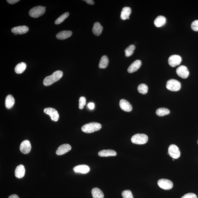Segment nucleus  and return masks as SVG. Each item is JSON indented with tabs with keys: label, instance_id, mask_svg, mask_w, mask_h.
<instances>
[{
	"label": "nucleus",
	"instance_id": "nucleus-29",
	"mask_svg": "<svg viewBox=\"0 0 198 198\" xmlns=\"http://www.w3.org/2000/svg\"><path fill=\"white\" fill-rule=\"evenodd\" d=\"M148 88L145 84H141L138 86V90L140 93L142 94H146L148 93Z\"/></svg>",
	"mask_w": 198,
	"mask_h": 198
},
{
	"label": "nucleus",
	"instance_id": "nucleus-10",
	"mask_svg": "<svg viewBox=\"0 0 198 198\" xmlns=\"http://www.w3.org/2000/svg\"><path fill=\"white\" fill-rule=\"evenodd\" d=\"M178 76L183 79H186L189 76V72L186 66H179L176 70Z\"/></svg>",
	"mask_w": 198,
	"mask_h": 198
},
{
	"label": "nucleus",
	"instance_id": "nucleus-19",
	"mask_svg": "<svg viewBox=\"0 0 198 198\" xmlns=\"http://www.w3.org/2000/svg\"><path fill=\"white\" fill-rule=\"evenodd\" d=\"M98 155L101 157H109L116 156L117 153L115 151L112 150H103L98 152Z\"/></svg>",
	"mask_w": 198,
	"mask_h": 198
},
{
	"label": "nucleus",
	"instance_id": "nucleus-15",
	"mask_svg": "<svg viewBox=\"0 0 198 198\" xmlns=\"http://www.w3.org/2000/svg\"><path fill=\"white\" fill-rule=\"evenodd\" d=\"M142 65V62L140 60H137L129 66L128 68V72L129 73H132L137 71Z\"/></svg>",
	"mask_w": 198,
	"mask_h": 198
},
{
	"label": "nucleus",
	"instance_id": "nucleus-18",
	"mask_svg": "<svg viewBox=\"0 0 198 198\" xmlns=\"http://www.w3.org/2000/svg\"><path fill=\"white\" fill-rule=\"evenodd\" d=\"M72 34H73V32L71 31H62L56 34V38L59 40H65L70 37Z\"/></svg>",
	"mask_w": 198,
	"mask_h": 198
},
{
	"label": "nucleus",
	"instance_id": "nucleus-6",
	"mask_svg": "<svg viewBox=\"0 0 198 198\" xmlns=\"http://www.w3.org/2000/svg\"><path fill=\"white\" fill-rule=\"evenodd\" d=\"M168 154L174 159H177L180 157L181 152L177 146L172 144L168 148Z\"/></svg>",
	"mask_w": 198,
	"mask_h": 198
},
{
	"label": "nucleus",
	"instance_id": "nucleus-9",
	"mask_svg": "<svg viewBox=\"0 0 198 198\" xmlns=\"http://www.w3.org/2000/svg\"><path fill=\"white\" fill-rule=\"evenodd\" d=\"M182 61V58L178 55H174L169 56L168 59V63L172 67L178 66Z\"/></svg>",
	"mask_w": 198,
	"mask_h": 198
},
{
	"label": "nucleus",
	"instance_id": "nucleus-39",
	"mask_svg": "<svg viewBox=\"0 0 198 198\" xmlns=\"http://www.w3.org/2000/svg\"><path fill=\"white\" fill-rule=\"evenodd\" d=\"M197 144H198V141H197Z\"/></svg>",
	"mask_w": 198,
	"mask_h": 198
},
{
	"label": "nucleus",
	"instance_id": "nucleus-20",
	"mask_svg": "<svg viewBox=\"0 0 198 198\" xmlns=\"http://www.w3.org/2000/svg\"><path fill=\"white\" fill-rule=\"evenodd\" d=\"M166 19L162 15H159L154 21V24L157 27H160L164 26L166 23Z\"/></svg>",
	"mask_w": 198,
	"mask_h": 198
},
{
	"label": "nucleus",
	"instance_id": "nucleus-2",
	"mask_svg": "<svg viewBox=\"0 0 198 198\" xmlns=\"http://www.w3.org/2000/svg\"><path fill=\"white\" fill-rule=\"evenodd\" d=\"M101 124L97 122H91L83 125L82 127V130L87 133H91L101 129Z\"/></svg>",
	"mask_w": 198,
	"mask_h": 198
},
{
	"label": "nucleus",
	"instance_id": "nucleus-12",
	"mask_svg": "<svg viewBox=\"0 0 198 198\" xmlns=\"http://www.w3.org/2000/svg\"><path fill=\"white\" fill-rule=\"evenodd\" d=\"M71 149V146L68 144H64L60 146L56 151V153L58 155H64Z\"/></svg>",
	"mask_w": 198,
	"mask_h": 198
},
{
	"label": "nucleus",
	"instance_id": "nucleus-7",
	"mask_svg": "<svg viewBox=\"0 0 198 198\" xmlns=\"http://www.w3.org/2000/svg\"><path fill=\"white\" fill-rule=\"evenodd\" d=\"M158 186L165 190H169L173 186V183L172 181L167 179H161L158 182Z\"/></svg>",
	"mask_w": 198,
	"mask_h": 198
},
{
	"label": "nucleus",
	"instance_id": "nucleus-11",
	"mask_svg": "<svg viewBox=\"0 0 198 198\" xmlns=\"http://www.w3.org/2000/svg\"><path fill=\"white\" fill-rule=\"evenodd\" d=\"M31 149V145L30 142L28 140H25L22 142L20 146V150L24 154L29 153Z\"/></svg>",
	"mask_w": 198,
	"mask_h": 198
},
{
	"label": "nucleus",
	"instance_id": "nucleus-13",
	"mask_svg": "<svg viewBox=\"0 0 198 198\" xmlns=\"http://www.w3.org/2000/svg\"><path fill=\"white\" fill-rule=\"evenodd\" d=\"M120 107L121 109L127 112H130L132 111V106L128 101L125 99H122L120 101Z\"/></svg>",
	"mask_w": 198,
	"mask_h": 198
},
{
	"label": "nucleus",
	"instance_id": "nucleus-30",
	"mask_svg": "<svg viewBox=\"0 0 198 198\" xmlns=\"http://www.w3.org/2000/svg\"><path fill=\"white\" fill-rule=\"evenodd\" d=\"M69 13L68 12L65 13L56 20L55 22V24L56 25H58L61 23L65 20V19L69 16Z\"/></svg>",
	"mask_w": 198,
	"mask_h": 198
},
{
	"label": "nucleus",
	"instance_id": "nucleus-8",
	"mask_svg": "<svg viewBox=\"0 0 198 198\" xmlns=\"http://www.w3.org/2000/svg\"><path fill=\"white\" fill-rule=\"evenodd\" d=\"M45 114L50 116L51 119L54 121H57L59 119V115L57 111L52 107H47L44 110Z\"/></svg>",
	"mask_w": 198,
	"mask_h": 198
},
{
	"label": "nucleus",
	"instance_id": "nucleus-17",
	"mask_svg": "<svg viewBox=\"0 0 198 198\" xmlns=\"http://www.w3.org/2000/svg\"><path fill=\"white\" fill-rule=\"evenodd\" d=\"M25 172L24 166L23 165H20L17 167L15 169V176L18 178H23L25 174Z\"/></svg>",
	"mask_w": 198,
	"mask_h": 198
},
{
	"label": "nucleus",
	"instance_id": "nucleus-33",
	"mask_svg": "<svg viewBox=\"0 0 198 198\" xmlns=\"http://www.w3.org/2000/svg\"><path fill=\"white\" fill-rule=\"evenodd\" d=\"M191 28L194 31L198 32V20H196L192 22Z\"/></svg>",
	"mask_w": 198,
	"mask_h": 198
},
{
	"label": "nucleus",
	"instance_id": "nucleus-3",
	"mask_svg": "<svg viewBox=\"0 0 198 198\" xmlns=\"http://www.w3.org/2000/svg\"><path fill=\"white\" fill-rule=\"evenodd\" d=\"M148 137L145 134H137L133 136L131 141L133 143L138 145H142L148 142Z\"/></svg>",
	"mask_w": 198,
	"mask_h": 198
},
{
	"label": "nucleus",
	"instance_id": "nucleus-1",
	"mask_svg": "<svg viewBox=\"0 0 198 198\" xmlns=\"http://www.w3.org/2000/svg\"><path fill=\"white\" fill-rule=\"evenodd\" d=\"M63 76V72L61 70H57L53 74L45 77L43 80V84L45 86H50L61 79Z\"/></svg>",
	"mask_w": 198,
	"mask_h": 198
},
{
	"label": "nucleus",
	"instance_id": "nucleus-31",
	"mask_svg": "<svg viewBox=\"0 0 198 198\" xmlns=\"http://www.w3.org/2000/svg\"><path fill=\"white\" fill-rule=\"evenodd\" d=\"M121 195H122L123 198H133L132 192L130 190L123 191Z\"/></svg>",
	"mask_w": 198,
	"mask_h": 198
},
{
	"label": "nucleus",
	"instance_id": "nucleus-16",
	"mask_svg": "<svg viewBox=\"0 0 198 198\" xmlns=\"http://www.w3.org/2000/svg\"><path fill=\"white\" fill-rule=\"evenodd\" d=\"M29 31L28 27L25 26H20L15 27L12 28V32L16 34H24L26 33Z\"/></svg>",
	"mask_w": 198,
	"mask_h": 198
},
{
	"label": "nucleus",
	"instance_id": "nucleus-34",
	"mask_svg": "<svg viewBox=\"0 0 198 198\" xmlns=\"http://www.w3.org/2000/svg\"><path fill=\"white\" fill-rule=\"evenodd\" d=\"M181 198H197V197L194 193H188L184 195Z\"/></svg>",
	"mask_w": 198,
	"mask_h": 198
},
{
	"label": "nucleus",
	"instance_id": "nucleus-14",
	"mask_svg": "<svg viewBox=\"0 0 198 198\" xmlns=\"http://www.w3.org/2000/svg\"><path fill=\"white\" fill-rule=\"evenodd\" d=\"M73 169L76 173L86 174L90 172V168L87 165H81L75 167Z\"/></svg>",
	"mask_w": 198,
	"mask_h": 198
},
{
	"label": "nucleus",
	"instance_id": "nucleus-36",
	"mask_svg": "<svg viewBox=\"0 0 198 198\" xmlns=\"http://www.w3.org/2000/svg\"><path fill=\"white\" fill-rule=\"evenodd\" d=\"M88 107L91 110H93L94 109L95 107V105L94 103L93 102L89 103L88 104Z\"/></svg>",
	"mask_w": 198,
	"mask_h": 198
},
{
	"label": "nucleus",
	"instance_id": "nucleus-24",
	"mask_svg": "<svg viewBox=\"0 0 198 198\" xmlns=\"http://www.w3.org/2000/svg\"><path fill=\"white\" fill-rule=\"evenodd\" d=\"M91 193L93 198H104V194L102 191L99 188H95L92 190Z\"/></svg>",
	"mask_w": 198,
	"mask_h": 198
},
{
	"label": "nucleus",
	"instance_id": "nucleus-21",
	"mask_svg": "<svg viewBox=\"0 0 198 198\" xmlns=\"http://www.w3.org/2000/svg\"><path fill=\"white\" fill-rule=\"evenodd\" d=\"M103 27L99 22H96L93 26L92 31L96 36H100L103 30Z\"/></svg>",
	"mask_w": 198,
	"mask_h": 198
},
{
	"label": "nucleus",
	"instance_id": "nucleus-4",
	"mask_svg": "<svg viewBox=\"0 0 198 198\" xmlns=\"http://www.w3.org/2000/svg\"><path fill=\"white\" fill-rule=\"evenodd\" d=\"M181 87V85L180 82L175 79H170L167 82V88L170 91H177L180 90Z\"/></svg>",
	"mask_w": 198,
	"mask_h": 198
},
{
	"label": "nucleus",
	"instance_id": "nucleus-25",
	"mask_svg": "<svg viewBox=\"0 0 198 198\" xmlns=\"http://www.w3.org/2000/svg\"><path fill=\"white\" fill-rule=\"evenodd\" d=\"M109 63V61L107 56H103L100 59L99 67L100 68L105 69L108 66Z\"/></svg>",
	"mask_w": 198,
	"mask_h": 198
},
{
	"label": "nucleus",
	"instance_id": "nucleus-37",
	"mask_svg": "<svg viewBox=\"0 0 198 198\" xmlns=\"http://www.w3.org/2000/svg\"><path fill=\"white\" fill-rule=\"evenodd\" d=\"M84 1H86L87 3L90 4V5H93L94 4V1L92 0H86Z\"/></svg>",
	"mask_w": 198,
	"mask_h": 198
},
{
	"label": "nucleus",
	"instance_id": "nucleus-27",
	"mask_svg": "<svg viewBox=\"0 0 198 198\" xmlns=\"http://www.w3.org/2000/svg\"><path fill=\"white\" fill-rule=\"evenodd\" d=\"M170 114V111L168 109L165 107H160L156 111V114L159 116L168 115Z\"/></svg>",
	"mask_w": 198,
	"mask_h": 198
},
{
	"label": "nucleus",
	"instance_id": "nucleus-28",
	"mask_svg": "<svg viewBox=\"0 0 198 198\" xmlns=\"http://www.w3.org/2000/svg\"><path fill=\"white\" fill-rule=\"evenodd\" d=\"M135 49V46L133 45H130L125 50V56L127 57L132 56L134 53V51Z\"/></svg>",
	"mask_w": 198,
	"mask_h": 198
},
{
	"label": "nucleus",
	"instance_id": "nucleus-5",
	"mask_svg": "<svg viewBox=\"0 0 198 198\" xmlns=\"http://www.w3.org/2000/svg\"><path fill=\"white\" fill-rule=\"evenodd\" d=\"M46 8L42 6H37L32 8L29 12L30 16L36 18L41 16L45 13Z\"/></svg>",
	"mask_w": 198,
	"mask_h": 198
},
{
	"label": "nucleus",
	"instance_id": "nucleus-22",
	"mask_svg": "<svg viewBox=\"0 0 198 198\" xmlns=\"http://www.w3.org/2000/svg\"><path fill=\"white\" fill-rule=\"evenodd\" d=\"M131 13V8L125 7L123 8L121 13V18L123 20L129 19V16Z\"/></svg>",
	"mask_w": 198,
	"mask_h": 198
},
{
	"label": "nucleus",
	"instance_id": "nucleus-38",
	"mask_svg": "<svg viewBox=\"0 0 198 198\" xmlns=\"http://www.w3.org/2000/svg\"><path fill=\"white\" fill-rule=\"evenodd\" d=\"M8 198H19V197L16 195H12L10 196Z\"/></svg>",
	"mask_w": 198,
	"mask_h": 198
},
{
	"label": "nucleus",
	"instance_id": "nucleus-26",
	"mask_svg": "<svg viewBox=\"0 0 198 198\" xmlns=\"http://www.w3.org/2000/svg\"><path fill=\"white\" fill-rule=\"evenodd\" d=\"M26 67V63H19L15 66V71L17 74H21L25 71Z\"/></svg>",
	"mask_w": 198,
	"mask_h": 198
},
{
	"label": "nucleus",
	"instance_id": "nucleus-23",
	"mask_svg": "<svg viewBox=\"0 0 198 198\" xmlns=\"http://www.w3.org/2000/svg\"><path fill=\"white\" fill-rule=\"evenodd\" d=\"M15 103V100L13 96L8 95L6 98L5 104L7 109H10L13 107Z\"/></svg>",
	"mask_w": 198,
	"mask_h": 198
},
{
	"label": "nucleus",
	"instance_id": "nucleus-32",
	"mask_svg": "<svg viewBox=\"0 0 198 198\" xmlns=\"http://www.w3.org/2000/svg\"><path fill=\"white\" fill-rule=\"evenodd\" d=\"M86 104V99L84 97H80L79 100V108L80 109H82Z\"/></svg>",
	"mask_w": 198,
	"mask_h": 198
},
{
	"label": "nucleus",
	"instance_id": "nucleus-35",
	"mask_svg": "<svg viewBox=\"0 0 198 198\" xmlns=\"http://www.w3.org/2000/svg\"><path fill=\"white\" fill-rule=\"evenodd\" d=\"M19 0H7V1L8 3L10 4H14L19 2Z\"/></svg>",
	"mask_w": 198,
	"mask_h": 198
}]
</instances>
